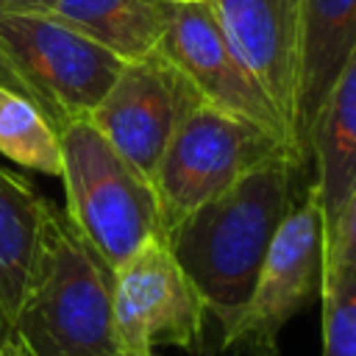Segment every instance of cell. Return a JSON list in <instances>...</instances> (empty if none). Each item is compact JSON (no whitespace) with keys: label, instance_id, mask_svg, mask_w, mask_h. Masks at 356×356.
<instances>
[{"label":"cell","instance_id":"cell-1","mask_svg":"<svg viewBox=\"0 0 356 356\" xmlns=\"http://www.w3.org/2000/svg\"><path fill=\"white\" fill-rule=\"evenodd\" d=\"M300 170L281 153L189 211L164 236L206 314L220 328L250 298L281 222L306 195L298 197Z\"/></svg>","mask_w":356,"mask_h":356},{"label":"cell","instance_id":"cell-2","mask_svg":"<svg viewBox=\"0 0 356 356\" xmlns=\"http://www.w3.org/2000/svg\"><path fill=\"white\" fill-rule=\"evenodd\" d=\"M111 286L114 270L53 206L11 342L25 356H117Z\"/></svg>","mask_w":356,"mask_h":356},{"label":"cell","instance_id":"cell-3","mask_svg":"<svg viewBox=\"0 0 356 356\" xmlns=\"http://www.w3.org/2000/svg\"><path fill=\"white\" fill-rule=\"evenodd\" d=\"M64 214L89 248L117 270L147 239L159 236L153 184L134 170L86 120H67L58 131Z\"/></svg>","mask_w":356,"mask_h":356},{"label":"cell","instance_id":"cell-4","mask_svg":"<svg viewBox=\"0 0 356 356\" xmlns=\"http://www.w3.org/2000/svg\"><path fill=\"white\" fill-rule=\"evenodd\" d=\"M281 153L289 156V147L278 134L203 100L192 106L167 142L150 181L159 203L161 236L245 172Z\"/></svg>","mask_w":356,"mask_h":356},{"label":"cell","instance_id":"cell-5","mask_svg":"<svg viewBox=\"0 0 356 356\" xmlns=\"http://www.w3.org/2000/svg\"><path fill=\"white\" fill-rule=\"evenodd\" d=\"M325 231L317 192L309 186L281 222L250 298L220 328V350L239 356H281V328L323 292Z\"/></svg>","mask_w":356,"mask_h":356},{"label":"cell","instance_id":"cell-6","mask_svg":"<svg viewBox=\"0 0 356 356\" xmlns=\"http://www.w3.org/2000/svg\"><path fill=\"white\" fill-rule=\"evenodd\" d=\"M0 50L36 92L56 131L89 117L125 64L53 14L0 11Z\"/></svg>","mask_w":356,"mask_h":356},{"label":"cell","instance_id":"cell-7","mask_svg":"<svg viewBox=\"0 0 356 356\" xmlns=\"http://www.w3.org/2000/svg\"><path fill=\"white\" fill-rule=\"evenodd\" d=\"M111 300L122 350L153 353L170 345L192 356L203 353L209 314L161 234L114 270Z\"/></svg>","mask_w":356,"mask_h":356},{"label":"cell","instance_id":"cell-8","mask_svg":"<svg viewBox=\"0 0 356 356\" xmlns=\"http://www.w3.org/2000/svg\"><path fill=\"white\" fill-rule=\"evenodd\" d=\"M200 103L192 83L156 50L125 61L111 89L86 117L108 145L147 181L184 114Z\"/></svg>","mask_w":356,"mask_h":356},{"label":"cell","instance_id":"cell-9","mask_svg":"<svg viewBox=\"0 0 356 356\" xmlns=\"http://www.w3.org/2000/svg\"><path fill=\"white\" fill-rule=\"evenodd\" d=\"M159 53L192 83L203 103L278 134L289 147L281 114L225 42L209 3H172Z\"/></svg>","mask_w":356,"mask_h":356},{"label":"cell","instance_id":"cell-10","mask_svg":"<svg viewBox=\"0 0 356 356\" xmlns=\"http://www.w3.org/2000/svg\"><path fill=\"white\" fill-rule=\"evenodd\" d=\"M225 42L286 125L298 75V0H206Z\"/></svg>","mask_w":356,"mask_h":356},{"label":"cell","instance_id":"cell-11","mask_svg":"<svg viewBox=\"0 0 356 356\" xmlns=\"http://www.w3.org/2000/svg\"><path fill=\"white\" fill-rule=\"evenodd\" d=\"M356 47V0H298V75L289 153L309 164V128Z\"/></svg>","mask_w":356,"mask_h":356},{"label":"cell","instance_id":"cell-12","mask_svg":"<svg viewBox=\"0 0 356 356\" xmlns=\"http://www.w3.org/2000/svg\"><path fill=\"white\" fill-rule=\"evenodd\" d=\"M306 150L309 161H314L312 189L317 192L328 236L356 192V47L309 128Z\"/></svg>","mask_w":356,"mask_h":356},{"label":"cell","instance_id":"cell-13","mask_svg":"<svg viewBox=\"0 0 356 356\" xmlns=\"http://www.w3.org/2000/svg\"><path fill=\"white\" fill-rule=\"evenodd\" d=\"M50 209L28 178L0 164V309L8 323L31 284Z\"/></svg>","mask_w":356,"mask_h":356},{"label":"cell","instance_id":"cell-14","mask_svg":"<svg viewBox=\"0 0 356 356\" xmlns=\"http://www.w3.org/2000/svg\"><path fill=\"white\" fill-rule=\"evenodd\" d=\"M170 11L167 0H56L50 14L117 58L136 61L159 50Z\"/></svg>","mask_w":356,"mask_h":356},{"label":"cell","instance_id":"cell-15","mask_svg":"<svg viewBox=\"0 0 356 356\" xmlns=\"http://www.w3.org/2000/svg\"><path fill=\"white\" fill-rule=\"evenodd\" d=\"M0 153L28 170L61 175L58 134L50 120L25 97L0 86Z\"/></svg>","mask_w":356,"mask_h":356},{"label":"cell","instance_id":"cell-16","mask_svg":"<svg viewBox=\"0 0 356 356\" xmlns=\"http://www.w3.org/2000/svg\"><path fill=\"white\" fill-rule=\"evenodd\" d=\"M323 356H356V273L323 281Z\"/></svg>","mask_w":356,"mask_h":356},{"label":"cell","instance_id":"cell-17","mask_svg":"<svg viewBox=\"0 0 356 356\" xmlns=\"http://www.w3.org/2000/svg\"><path fill=\"white\" fill-rule=\"evenodd\" d=\"M356 273V192L345 203L334 231L325 236V267L323 281Z\"/></svg>","mask_w":356,"mask_h":356},{"label":"cell","instance_id":"cell-18","mask_svg":"<svg viewBox=\"0 0 356 356\" xmlns=\"http://www.w3.org/2000/svg\"><path fill=\"white\" fill-rule=\"evenodd\" d=\"M0 86L3 89H8V92H14V95H19V97H25V100H31L39 111H42V103H39V97H36V92L22 81V75L14 70V64L3 56V50H0ZM44 114V111H42Z\"/></svg>","mask_w":356,"mask_h":356},{"label":"cell","instance_id":"cell-19","mask_svg":"<svg viewBox=\"0 0 356 356\" xmlns=\"http://www.w3.org/2000/svg\"><path fill=\"white\" fill-rule=\"evenodd\" d=\"M56 0H0V11L17 14H50Z\"/></svg>","mask_w":356,"mask_h":356},{"label":"cell","instance_id":"cell-20","mask_svg":"<svg viewBox=\"0 0 356 356\" xmlns=\"http://www.w3.org/2000/svg\"><path fill=\"white\" fill-rule=\"evenodd\" d=\"M8 342H11V323H8V317L0 309V348L8 345Z\"/></svg>","mask_w":356,"mask_h":356},{"label":"cell","instance_id":"cell-21","mask_svg":"<svg viewBox=\"0 0 356 356\" xmlns=\"http://www.w3.org/2000/svg\"><path fill=\"white\" fill-rule=\"evenodd\" d=\"M0 356H25V353H22L14 342H8V345H3V348H0Z\"/></svg>","mask_w":356,"mask_h":356},{"label":"cell","instance_id":"cell-22","mask_svg":"<svg viewBox=\"0 0 356 356\" xmlns=\"http://www.w3.org/2000/svg\"><path fill=\"white\" fill-rule=\"evenodd\" d=\"M117 356H153V353H145V350H120Z\"/></svg>","mask_w":356,"mask_h":356},{"label":"cell","instance_id":"cell-23","mask_svg":"<svg viewBox=\"0 0 356 356\" xmlns=\"http://www.w3.org/2000/svg\"><path fill=\"white\" fill-rule=\"evenodd\" d=\"M167 3H175V6H192V3H206V0H167Z\"/></svg>","mask_w":356,"mask_h":356}]
</instances>
